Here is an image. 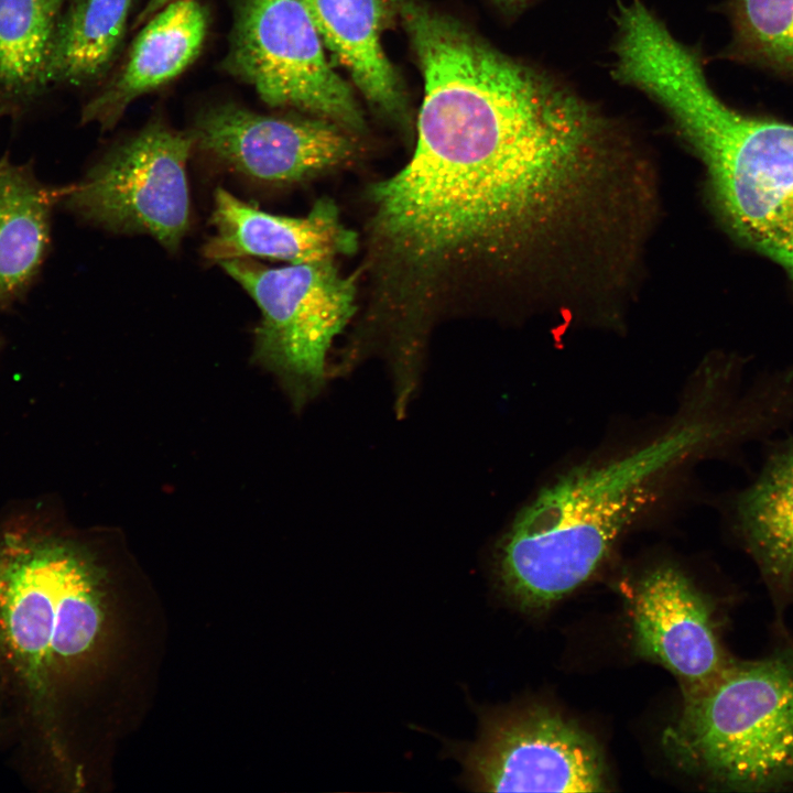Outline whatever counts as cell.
<instances>
[{
  "label": "cell",
  "instance_id": "ac0fdd59",
  "mask_svg": "<svg viewBox=\"0 0 793 793\" xmlns=\"http://www.w3.org/2000/svg\"><path fill=\"white\" fill-rule=\"evenodd\" d=\"M66 0H0V98L23 101L46 87Z\"/></svg>",
  "mask_w": 793,
  "mask_h": 793
},
{
  "label": "cell",
  "instance_id": "d6986e66",
  "mask_svg": "<svg viewBox=\"0 0 793 793\" xmlns=\"http://www.w3.org/2000/svg\"><path fill=\"white\" fill-rule=\"evenodd\" d=\"M725 55L793 78V0H728Z\"/></svg>",
  "mask_w": 793,
  "mask_h": 793
},
{
  "label": "cell",
  "instance_id": "6da1fadb",
  "mask_svg": "<svg viewBox=\"0 0 793 793\" xmlns=\"http://www.w3.org/2000/svg\"><path fill=\"white\" fill-rule=\"evenodd\" d=\"M618 157L571 112L511 83L426 93L411 160L370 187V314L421 334L453 295L518 275L598 229L624 188Z\"/></svg>",
  "mask_w": 793,
  "mask_h": 793
},
{
  "label": "cell",
  "instance_id": "52a82bcc",
  "mask_svg": "<svg viewBox=\"0 0 793 793\" xmlns=\"http://www.w3.org/2000/svg\"><path fill=\"white\" fill-rule=\"evenodd\" d=\"M226 65L271 107L307 112L351 133L366 127L301 0H239Z\"/></svg>",
  "mask_w": 793,
  "mask_h": 793
},
{
  "label": "cell",
  "instance_id": "ba28073f",
  "mask_svg": "<svg viewBox=\"0 0 793 793\" xmlns=\"http://www.w3.org/2000/svg\"><path fill=\"white\" fill-rule=\"evenodd\" d=\"M193 148L189 133L148 124L73 186L67 204L102 228L145 233L173 251L189 225L186 165Z\"/></svg>",
  "mask_w": 793,
  "mask_h": 793
},
{
  "label": "cell",
  "instance_id": "44dd1931",
  "mask_svg": "<svg viewBox=\"0 0 793 793\" xmlns=\"http://www.w3.org/2000/svg\"><path fill=\"white\" fill-rule=\"evenodd\" d=\"M497 4H499L502 9L509 10V11H517L520 10L528 4H530L534 0H492Z\"/></svg>",
  "mask_w": 793,
  "mask_h": 793
},
{
  "label": "cell",
  "instance_id": "7a4b0ae2",
  "mask_svg": "<svg viewBox=\"0 0 793 793\" xmlns=\"http://www.w3.org/2000/svg\"><path fill=\"white\" fill-rule=\"evenodd\" d=\"M105 572L51 520L0 523V758L31 790L74 779L72 698L99 644Z\"/></svg>",
  "mask_w": 793,
  "mask_h": 793
},
{
  "label": "cell",
  "instance_id": "4fadbf2b",
  "mask_svg": "<svg viewBox=\"0 0 793 793\" xmlns=\"http://www.w3.org/2000/svg\"><path fill=\"white\" fill-rule=\"evenodd\" d=\"M206 32V11L194 0L175 1L152 15L116 78L85 106L83 122L115 126L134 99L171 82L194 62Z\"/></svg>",
  "mask_w": 793,
  "mask_h": 793
},
{
  "label": "cell",
  "instance_id": "8fae6325",
  "mask_svg": "<svg viewBox=\"0 0 793 793\" xmlns=\"http://www.w3.org/2000/svg\"><path fill=\"white\" fill-rule=\"evenodd\" d=\"M631 617L637 651L671 671L684 695L707 686L729 663L706 602L675 566L661 565L644 575Z\"/></svg>",
  "mask_w": 793,
  "mask_h": 793
},
{
  "label": "cell",
  "instance_id": "2e32d148",
  "mask_svg": "<svg viewBox=\"0 0 793 793\" xmlns=\"http://www.w3.org/2000/svg\"><path fill=\"white\" fill-rule=\"evenodd\" d=\"M48 237L47 193L25 169L0 157V301L30 282Z\"/></svg>",
  "mask_w": 793,
  "mask_h": 793
},
{
  "label": "cell",
  "instance_id": "5bb4252c",
  "mask_svg": "<svg viewBox=\"0 0 793 793\" xmlns=\"http://www.w3.org/2000/svg\"><path fill=\"white\" fill-rule=\"evenodd\" d=\"M323 45L366 100L393 120L406 117L401 80L382 47L392 6L385 0H301Z\"/></svg>",
  "mask_w": 793,
  "mask_h": 793
},
{
  "label": "cell",
  "instance_id": "277c9868",
  "mask_svg": "<svg viewBox=\"0 0 793 793\" xmlns=\"http://www.w3.org/2000/svg\"><path fill=\"white\" fill-rule=\"evenodd\" d=\"M644 94L704 163L728 228L793 281V124L727 105L695 51L658 63Z\"/></svg>",
  "mask_w": 793,
  "mask_h": 793
},
{
  "label": "cell",
  "instance_id": "9c48e42d",
  "mask_svg": "<svg viewBox=\"0 0 793 793\" xmlns=\"http://www.w3.org/2000/svg\"><path fill=\"white\" fill-rule=\"evenodd\" d=\"M475 791H607L597 742L548 709L484 713L477 740L452 748Z\"/></svg>",
  "mask_w": 793,
  "mask_h": 793
},
{
  "label": "cell",
  "instance_id": "9a60e30c",
  "mask_svg": "<svg viewBox=\"0 0 793 793\" xmlns=\"http://www.w3.org/2000/svg\"><path fill=\"white\" fill-rule=\"evenodd\" d=\"M749 551L775 585L793 586V445L778 453L737 501Z\"/></svg>",
  "mask_w": 793,
  "mask_h": 793
},
{
  "label": "cell",
  "instance_id": "30bf717a",
  "mask_svg": "<svg viewBox=\"0 0 793 793\" xmlns=\"http://www.w3.org/2000/svg\"><path fill=\"white\" fill-rule=\"evenodd\" d=\"M189 134L228 170L270 184L302 182L357 152L352 133L327 119L265 116L235 105L203 111Z\"/></svg>",
  "mask_w": 793,
  "mask_h": 793
},
{
  "label": "cell",
  "instance_id": "3957f363",
  "mask_svg": "<svg viewBox=\"0 0 793 793\" xmlns=\"http://www.w3.org/2000/svg\"><path fill=\"white\" fill-rule=\"evenodd\" d=\"M696 394L651 441L580 464L544 487L513 519L495 552L503 594L521 609H546L585 583L629 525L693 456L724 439L725 420Z\"/></svg>",
  "mask_w": 793,
  "mask_h": 793
},
{
  "label": "cell",
  "instance_id": "8992f818",
  "mask_svg": "<svg viewBox=\"0 0 793 793\" xmlns=\"http://www.w3.org/2000/svg\"><path fill=\"white\" fill-rule=\"evenodd\" d=\"M219 264L260 308L253 360L276 376L302 410L324 389L328 350L357 311L355 275L340 274L333 259L282 268L250 258Z\"/></svg>",
  "mask_w": 793,
  "mask_h": 793
},
{
  "label": "cell",
  "instance_id": "7c38bea8",
  "mask_svg": "<svg viewBox=\"0 0 793 793\" xmlns=\"http://www.w3.org/2000/svg\"><path fill=\"white\" fill-rule=\"evenodd\" d=\"M210 224L215 232L203 253L218 263L251 257L290 263L334 260L358 247L356 232L343 224L337 206L326 197L306 216L287 217L261 210L219 187Z\"/></svg>",
  "mask_w": 793,
  "mask_h": 793
},
{
  "label": "cell",
  "instance_id": "ffe728a7",
  "mask_svg": "<svg viewBox=\"0 0 793 793\" xmlns=\"http://www.w3.org/2000/svg\"><path fill=\"white\" fill-rule=\"evenodd\" d=\"M180 0H148L146 4L144 6L143 10L137 18V24H140L144 21H148L152 15L157 13L160 10L165 8L166 6Z\"/></svg>",
  "mask_w": 793,
  "mask_h": 793
},
{
  "label": "cell",
  "instance_id": "5b68a950",
  "mask_svg": "<svg viewBox=\"0 0 793 793\" xmlns=\"http://www.w3.org/2000/svg\"><path fill=\"white\" fill-rule=\"evenodd\" d=\"M662 743L681 769L723 790L793 784V650L729 661L707 686L684 695Z\"/></svg>",
  "mask_w": 793,
  "mask_h": 793
},
{
  "label": "cell",
  "instance_id": "e0dca14e",
  "mask_svg": "<svg viewBox=\"0 0 793 793\" xmlns=\"http://www.w3.org/2000/svg\"><path fill=\"white\" fill-rule=\"evenodd\" d=\"M132 0H74L57 25L48 84L84 85L110 67L124 36Z\"/></svg>",
  "mask_w": 793,
  "mask_h": 793
}]
</instances>
